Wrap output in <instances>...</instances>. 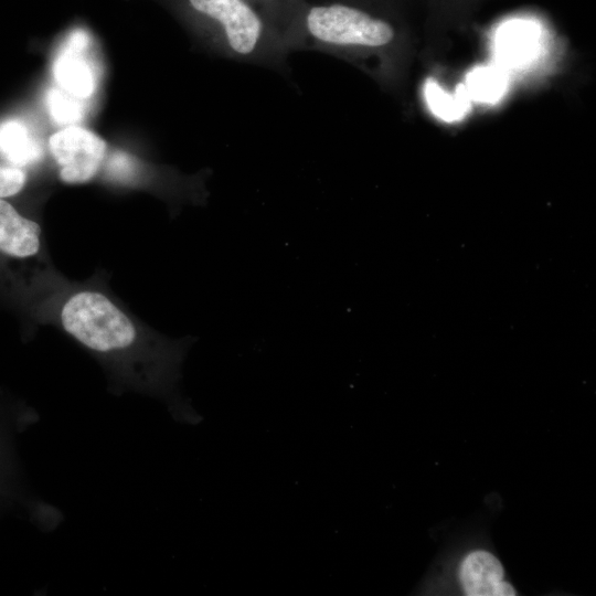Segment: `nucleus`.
Returning <instances> with one entry per match:
<instances>
[{"label": "nucleus", "mask_w": 596, "mask_h": 596, "mask_svg": "<svg viewBox=\"0 0 596 596\" xmlns=\"http://www.w3.org/2000/svg\"><path fill=\"white\" fill-rule=\"evenodd\" d=\"M88 44V34L83 30H75L66 39L63 49L75 53H83L87 49Z\"/></svg>", "instance_id": "dca6fc26"}, {"label": "nucleus", "mask_w": 596, "mask_h": 596, "mask_svg": "<svg viewBox=\"0 0 596 596\" xmlns=\"http://www.w3.org/2000/svg\"><path fill=\"white\" fill-rule=\"evenodd\" d=\"M61 320L70 334L94 351L125 349L136 338L128 317L95 291H81L70 298L62 309Z\"/></svg>", "instance_id": "7ed1b4c3"}, {"label": "nucleus", "mask_w": 596, "mask_h": 596, "mask_svg": "<svg viewBox=\"0 0 596 596\" xmlns=\"http://www.w3.org/2000/svg\"><path fill=\"white\" fill-rule=\"evenodd\" d=\"M196 12L219 25L223 49L235 60L279 63L288 47L245 0H189Z\"/></svg>", "instance_id": "f257e3e1"}, {"label": "nucleus", "mask_w": 596, "mask_h": 596, "mask_svg": "<svg viewBox=\"0 0 596 596\" xmlns=\"http://www.w3.org/2000/svg\"><path fill=\"white\" fill-rule=\"evenodd\" d=\"M305 34L317 49L381 47L394 39L384 20L341 3L312 6L304 21Z\"/></svg>", "instance_id": "f03ea898"}, {"label": "nucleus", "mask_w": 596, "mask_h": 596, "mask_svg": "<svg viewBox=\"0 0 596 596\" xmlns=\"http://www.w3.org/2000/svg\"><path fill=\"white\" fill-rule=\"evenodd\" d=\"M503 567L487 551H473L466 555L459 566V581L468 596H513L515 590L503 581Z\"/></svg>", "instance_id": "39448f33"}, {"label": "nucleus", "mask_w": 596, "mask_h": 596, "mask_svg": "<svg viewBox=\"0 0 596 596\" xmlns=\"http://www.w3.org/2000/svg\"><path fill=\"white\" fill-rule=\"evenodd\" d=\"M471 94L482 100H494L503 92V75L493 68H478L468 77Z\"/></svg>", "instance_id": "9b49d317"}, {"label": "nucleus", "mask_w": 596, "mask_h": 596, "mask_svg": "<svg viewBox=\"0 0 596 596\" xmlns=\"http://www.w3.org/2000/svg\"><path fill=\"white\" fill-rule=\"evenodd\" d=\"M0 155L21 168L39 161L42 148L21 120L9 119L0 124Z\"/></svg>", "instance_id": "6e6552de"}, {"label": "nucleus", "mask_w": 596, "mask_h": 596, "mask_svg": "<svg viewBox=\"0 0 596 596\" xmlns=\"http://www.w3.org/2000/svg\"><path fill=\"white\" fill-rule=\"evenodd\" d=\"M53 74L62 89L81 99L91 97L95 91L94 71L82 53L62 49L54 61Z\"/></svg>", "instance_id": "0eeeda50"}, {"label": "nucleus", "mask_w": 596, "mask_h": 596, "mask_svg": "<svg viewBox=\"0 0 596 596\" xmlns=\"http://www.w3.org/2000/svg\"><path fill=\"white\" fill-rule=\"evenodd\" d=\"M40 234L36 222L0 199V254L20 259L31 257L40 249Z\"/></svg>", "instance_id": "423d86ee"}, {"label": "nucleus", "mask_w": 596, "mask_h": 596, "mask_svg": "<svg viewBox=\"0 0 596 596\" xmlns=\"http://www.w3.org/2000/svg\"><path fill=\"white\" fill-rule=\"evenodd\" d=\"M531 35L526 30L514 29L502 36V51L510 57H520L529 53Z\"/></svg>", "instance_id": "4468645a"}, {"label": "nucleus", "mask_w": 596, "mask_h": 596, "mask_svg": "<svg viewBox=\"0 0 596 596\" xmlns=\"http://www.w3.org/2000/svg\"><path fill=\"white\" fill-rule=\"evenodd\" d=\"M49 148L61 166L60 177L66 183L91 180L97 173L106 152V143L100 137L77 126L53 134Z\"/></svg>", "instance_id": "20e7f679"}, {"label": "nucleus", "mask_w": 596, "mask_h": 596, "mask_svg": "<svg viewBox=\"0 0 596 596\" xmlns=\"http://www.w3.org/2000/svg\"><path fill=\"white\" fill-rule=\"evenodd\" d=\"M425 97L432 111L446 121L461 118L469 107L468 93L459 85L455 94L445 92L435 79L428 78L425 85Z\"/></svg>", "instance_id": "1a4fd4ad"}, {"label": "nucleus", "mask_w": 596, "mask_h": 596, "mask_svg": "<svg viewBox=\"0 0 596 596\" xmlns=\"http://www.w3.org/2000/svg\"><path fill=\"white\" fill-rule=\"evenodd\" d=\"M26 181V173L17 166H0V199L19 193Z\"/></svg>", "instance_id": "ddd939ff"}, {"label": "nucleus", "mask_w": 596, "mask_h": 596, "mask_svg": "<svg viewBox=\"0 0 596 596\" xmlns=\"http://www.w3.org/2000/svg\"><path fill=\"white\" fill-rule=\"evenodd\" d=\"M106 172L113 180L128 183L136 179L138 164L131 156L116 151L106 163Z\"/></svg>", "instance_id": "f8f14e48"}, {"label": "nucleus", "mask_w": 596, "mask_h": 596, "mask_svg": "<svg viewBox=\"0 0 596 596\" xmlns=\"http://www.w3.org/2000/svg\"><path fill=\"white\" fill-rule=\"evenodd\" d=\"M0 422V492L6 490L4 482L10 469L7 429Z\"/></svg>", "instance_id": "2eb2a0df"}, {"label": "nucleus", "mask_w": 596, "mask_h": 596, "mask_svg": "<svg viewBox=\"0 0 596 596\" xmlns=\"http://www.w3.org/2000/svg\"><path fill=\"white\" fill-rule=\"evenodd\" d=\"M83 99L61 87H52L46 93V106L51 118L60 125H74L84 117Z\"/></svg>", "instance_id": "9d476101"}]
</instances>
